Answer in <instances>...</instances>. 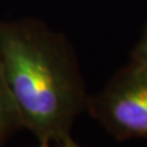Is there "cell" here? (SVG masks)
<instances>
[{"mask_svg": "<svg viewBox=\"0 0 147 147\" xmlns=\"http://www.w3.org/2000/svg\"><path fill=\"white\" fill-rule=\"evenodd\" d=\"M0 63L24 129L61 146L90 97L66 48L36 26L0 24Z\"/></svg>", "mask_w": 147, "mask_h": 147, "instance_id": "1", "label": "cell"}, {"mask_svg": "<svg viewBox=\"0 0 147 147\" xmlns=\"http://www.w3.org/2000/svg\"><path fill=\"white\" fill-rule=\"evenodd\" d=\"M86 110L119 141L147 137V64L134 59L94 96Z\"/></svg>", "mask_w": 147, "mask_h": 147, "instance_id": "2", "label": "cell"}, {"mask_svg": "<svg viewBox=\"0 0 147 147\" xmlns=\"http://www.w3.org/2000/svg\"><path fill=\"white\" fill-rule=\"evenodd\" d=\"M21 129H24V124L20 110L6 84L0 63V147Z\"/></svg>", "mask_w": 147, "mask_h": 147, "instance_id": "3", "label": "cell"}, {"mask_svg": "<svg viewBox=\"0 0 147 147\" xmlns=\"http://www.w3.org/2000/svg\"><path fill=\"white\" fill-rule=\"evenodd\" d=\"M135 58L141 60L142 63L147 64V31L145 32L144 37H142L141 42L137 45L136 53H135Z\"/></svg>", "mask_w": 147, "mask_h": 147, "instance_id": "4", "label": "cell"}, {"mask_svg": "<svg viewBox=\"0 0 147 147\" xmlns=\"http://www.w3.org/2000/svg\"><path fill=\"white\" fill-rule=\"evenodd\" d=\"M61 146H63V147H82V146H80L79 144H77V142L74 140L71 136H69L67 139L64 140V142L61 144Z\"/></svg>", "mask_w": 147, "mask_h": 147, "instance_id": "5", "label": "cell"}, {"mask_svg": "<svg viewBox=\"0 0 147 147\" xmlns=\"http://www.w3.org/2000/svg\"><path fill=\"white\" fill-rule=\"evenodd\" d=\"M38 147H53V146H50V144H40ZM60 147H63V146H60Z\"/></svg>", "mask_w": 147, "mask_h": 147, "instance_id": "6", "label": "cell"}]
</instances>
